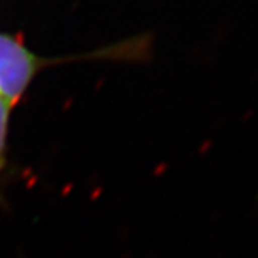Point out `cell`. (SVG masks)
<instances>
[{
  "label": "cell",
  "instance_id": "7a4b0ae2",
  "mask_svg": "<svg viewBox=\"0 0 258 258\" xmlns=\"http://www.w3.org/2000/svg\"><path fill=\"white\" fill-rule=\"evenodd\" d=\"M10 103L0 95V171L6 166L8 152V132H9Z\"/></svg>",
  "mask_w": 258,
  "mask_h": 258
},
{
  "label": "cell",
  "instance_id": "6da1fadb",
  "mask_svg": "<svg viewBox=\"0 0 258 258\" xmlns=\"http://www.w3.org/2000/svg\"><path fill=\"white\" fill-rule=\"evenodd\" d=\"M50 62L29 50L20 36L0 32V95L10 106L16 105L39 71Z\"/></svg>",
  "mask_w": 258,
  "mask_h": 258
}]
</instances>
